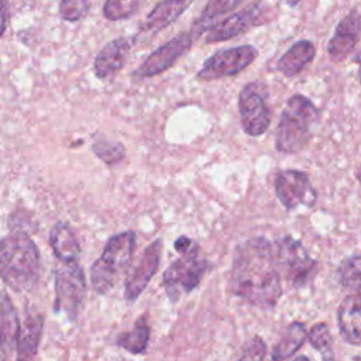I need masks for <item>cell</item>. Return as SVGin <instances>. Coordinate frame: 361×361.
I'll return each instance as SVG.
<instances>
[{
    "label": "cell",
    "instance_id": "cell-17",
    "mask_svg": "<svg viewBox=\"0 0 361 361\" xmlns=\"http://www.w3.org/2000/svg\"><path fill=\"white\" fill-rule=\"evenodd\" d=\"M360 34L361 16L357 11H351L338 23L334 35L327 44L330 56L336 61L344 59L354 49Z\"/></svg>",
    "mask_w": 361,
    "mask_h": 361
},
{
    "label": "cell",
    "instance_id": "cell-3",
    "mask_svg": "<svg viewBox=\"0 0 361 361\" xmlns=\"http://www.w3.org/2000/svg\"><path fill=\"white\" fill-rule=\"evenodd\" d=\"M316 118L317 110L307 97L290 96L276 128V149L288 154L300 151L310 137V128Z\"/></svg>",
    "mask_w": 361,
    "mask_h": 361
},
{
    "label": "cell",
    "instance_id": "cell-1",
    "mask_svg": "<svg viewBox=\"0 0 361 361\" xmlns=\"http://www.w3.org/2000/svg\"><path fill=\"white\" fill-rule=\"evenodd\" d=\"M230 289L252 306H276L282 296V278L275 264L272 243L265 237H252L235 248Z\"/></svg>",
    "mask_w": 361,
    "mask_h": 361
},
{
    "label": "cell",
    "instance_id": "cell-19",
    "mask_svg": "<svg viewBox=\"0 0 361 361\" xmlns=\"http://www.w3.org/2000/svg\"><path fill=\"white\" fill-rule=\"evenodd\" d=\"M193 0H161L147 16L142 25L144 31L158 32L172 24Z\"/></svg>",
    "mask_w": 361,
    "mask_h": 361
},
{
    "label": "cell",
    "instance_id": "cell-5",
    "mask_svg": "<svg viewBox=\"0 0 361 361\" xmlns=\"http://www.w3.org/2000/svg\"><path fill=\"white\" fill-rule=\"evenodd\" d=\"M274 257L281 278L293 288H303L314 275L317 262L299 240L290 235L278 238L274 244Z\"/></svg>",
    "mask_w": 361,
    "mask_h": 361
},
{
    "label": "cell",
    "instance_id": "cell-27",
    "mask_svg": "<svg viewBox=\"0 0 361 361\" xmlns=\"http://www.w3.org/2000/svg\"><path fill=\"white\" fill-rule=\"evenodd\" d=\"M144 0H106L103 6V16L107 20L117 21L134 16Z\"/></svg>",
    "mask_w": 361,
    "mask_h": 361
},
{
    "label": "cell",
    "instance_id": "cell-33",
    "mask_svg": "<svg viewBox=\"0 0 361 361\" xmlns=\"http://www.w3.org/2000/svg\"><path fill=\"white\" fill-rule=\"evenodd\" d=\"M292 361H310L306 355H299V357H296V358H293Z\"/></svg>",
    "mask_w": 361,
    "mask_h": 361
},
{
    "label": "cell",
    "instance_id": "cell-14",
    "mask_svg": "<svg viewBox=\"0 0 361 361\" xmlns=\"http://www.w3.org/2000/svg\"><path fill=\"white\" fill-rule=\"evenodd\" d=\"M20 320L11 299L4 295L0 302V360L17 361Z\"/></svg>",
    "mask_w": 361,
    "mask_h": 361
},
{
    "label": "cell",
    "instance_id": "cell-6",
    "mask_svg": "<svg viewBox=\"0 0 361 361\" xmlns=\"http://www.w3.org/2000/svg\"><path fill=\"white\" fill-rule=\"evenodd\" d=\"M209 262L199 255V244L193 243L192 247L182 252L180 257L173 261L164 272V288L172 302H178L182 293L193 290L203 274L206 272Z\"/></svg>",
    "mask_w": 361,
    "mask_h": 361
},
{
    "label": "cell",
    "instance_id": "cell-36",
    "mask_svg": "<svg viewBox=\"0 0 361 361\" xmlns=\"http://www.w3.org/2000/svg\"><path fill=\"white\" fill-rule=\"evenodd\" d=\"M360 79H361V65H360Z\"/></svg>",
    "mask_w": 361,
    "mask_h": 361
},
{
    "label": "cell",
    "instance_id": "cell-9",
    "mask_svg": "<svg viewBox=\"0 0 361 361\" xmlns=\"http://www.w3.org/2000/svg\"><path fill=\"white\" fill-rule=\"evenodd\" d=\"M259 83H248L238 96V110L241 126L251 137L264 134L271 123L269 109L265 102V94L261 92Z\"/></svg>",
    "mask_w": 361,
    "mask_h": 361
},
{
    "label": "cell",
    "instance_id": "cell-21",
    "mask_svg": "<svg viewBox=\"0 0 361 361\" xmlns=\"http://www.w3.org/2000/svg\"><path fill=\"white\" fill-rule=\"evenodd\" d=\"M244 0H209L206 7L202 10L200 16L192 25V37H199L204 31H209L216 25L221 17L235 10Z\"/></svg>",
    "mask_w": 361,
    "mask_h": 361
},
{
    "label": "cell",
    "instance_id": "cell-18",
    "mask_svg": "<svg viewBox=\"0 0 361 361\" xmlns=\"http://www.w3.org/2000/svg\"><path fill=\"white\" fill-rule=\"evenodd\" d=\"M44 326V316L35 312H27L24 322L20 327L18 344H17V361L31 360L39 344Z\"/></svg>",
    "mask_w": 361,
    "mask_h": 361
},
{
    "label": "cell",
    "instance_id": "cell-13",
    "mask_svg": "<svg viewBox=\"0 0 361 361\" xmlns=\"http://www.w3.org/2000/svg\"><path fill=\"white\" fill-rule=\"evenodd\" d=\"M262 16L264 14L259 4H250L248 7L231 14L224 20H220L216 25H213L206 34V42H220L234 38L259 24Z\"/></svg>",
    "mask_w": 361,
    "mask_h": 361
},
{
    "label": "cell",
    "instance_id": "cell-2",
    "mask_svg": "<svg viewBox=\"0 0 361 361\" xmlns=\"http://www.w3.org/2000/svg\"><path fill=\"white\" fill-rule=\"evenodd\" d=\"M39 252L31 237L14 230L0 240V278L13 290L31 289L39 276Z\"/></svg>",
    "mask_w": 361,
    "mask_h": 361
},
{
    "label": "cell",
    "instance_id": "cell-30",
    "mask_svg": "<svg viewBox=\"0 0 361 361\" xmlns=\"http://www.w3.org/2000/svg\"><path fill=\"white\" fill-rule=\"evenodd\" d=\"M267 354V344L259 336H254L245 343L238 361H264Z\"/></svg>",
    "mask_w": 361,
    "mask_h": 361
},
{
    "label": "cell",
    "instance_id": "cell-10",
    "mask_svg": "<svg viewBox=\"0 0 361 361\" xmlns=\"http://www.w3.org/2000/svg\"><path fill=\"white\" fill-rule=\"evenodd\" d=\"M193 37L190 32H180L159 48H157L142 65L134 72L137 78H151L168 71L175 62L189 51Z\"/></svg>",
    "mask_w": 361,
    "mask_h": 361
},
{
    "label": "cell",
    "instance_id": "cell-24",
    "mask_svg": "<svg viewBox=\"0 0 361 361\" xmlns=\"http://www.w3.org/2000/svg\"><path fill=\"white\" fill-rule=\"evenodd\" d=\"M149 326L145 319H140L130 331L121 333L117 337V344L131 354H141L145 351L149 341Z\"/></svg>",
    "mask_w": 361,
    "mask_h": 361
},
{
    "label": "cell",
    "instance_id": "cell-29",
    "mask_svg": "<svg viewBox=\"0 0 361 361\" xmlns=\"http://www.w3.org/2000/svg\"><path fill=\"white\" fill-rule=\"evenodd\" d=\"M89 8V0H61L59 1V16L65 21L80 20Z\"/></svg>",
    "mask_w": 361,
    "mask_h": 361
},
{
    "label": "cell",
    "instance_id": "cell-22",
    "mask_svg": "<svg viewBox=\"0 0 361 361\" xmlns=\"http://www.w3.org/2000/svg\"><path fill=\"white\" fill-rule=\"evenodd\" d=\"M314 52V45L310 41H298L281 56L278 71L285 76L298 75L313 59Z\"/></svg>",
    "mask_w": 361,
    "mask_h": 361
},
{
    "label": "cell",
    "instance_id": "cell-26",
    "mask_svg": "<svg viewBox=\"0 0 361 361\" xmlns=\"http://www.w3.org/2000/svg\"><path fill=\"white\" fill-rule=\"evenodd\" d=\"M337 275L343 288L350 290L361 289V255L344 258L337 268Z\"/></svg>",
    "mask_w": 361,
    "mask_h": 361
},
{
    "label": "cell",
    "instance_id": "cell-4",
    "mask_svg": "<svg viewBox=\"0 0 361 361\" xmlns=\"http://www.w3.org/2000/svg\"><path fill=\"white\" fill-rule=\"evenodd\" d=\"M134 248V231H123L107 240L100 258L96 259L90 269V281L94 290L106 293L113 289L118 276L130 264Z\"/></svg>",
    "mask_w": 361,
    "mask_h": 361
},
{
    "label": "cell",
    "instance_id": "cell-15",
    "mask_svg": "<svg viewBox=\"0 0 361 361\" xmlns=\"http://www.w3.org/2000/svg\"><path fill=\"white\" fill-rule=\"evenodd\" d=\"M337 324L345 343L361 344V292L348 293L341 300L337 310Z\"/></svg>",
    "mask_w": 361,
    "mask_h": 361
},
{
    "label": "cell",
    "instance_id": "cell-16",
    "mask_svg": "<svg viewBox=\"0 0 361 361\" xmlns=\"http://www.w3.org/2000/svg\"><path fill=\"white\" fill-rule=\"evenodd\" d=\"M130 42L126 38H114L107 42L94 58V73L99 79H109L121 71L130 56Z\"/></svg>",
    "mask_w": 361,
    "mask_h": 361
},
{
    "label": "cell",
    "instance_id": "cell-32",
    "mask_svg": "<svg viewBox=\"0 0 361 361\" xmlns=\"http://www.w3.org/2000/svg\"><path fill=\"white\" fill-rule=\"evenodd\" d=\"M195 241H192L190 238H188L186 235H180L176 241H175V244H173V247L176 248V251L179 252V254H182V252H185V251H188L190 247H192V244H193Z\"/></svg>",
    "mask_w": 361,
    "mask_h": 361
},
{
    "label": "cell",
    "instance_id": "cell-34",
    "mask_svg": "<svg viewBox=\"0 0 361 361\" xmlns=\"http://www.w3.org/2000/svg\"><path fill=\"white\" fill-rule=\"evenodd\" d=\"M290 7H295L298 3H299V0H285Z\"/></svg>",
    "mask_w": 361,
    "mask_h": 361
},
{
    "label": "cell",
    "instance_id": "cell-8",
    "mask_svg": "<svg viewBox=\"0 0 361 361\" xmlns=\"http://www.w3.org/2000/svg\"><path fill=\"white\" fill-rule=\"evenodd\" d=\"M258 52L251 45H240L217 51L207 58L197 72L200 80H214L224 76H233L244 71L257 58Z\"/></svg>",
    "mask_w": 361,
    "mask_h": 361
},
{
    "label": "cell",
    "instance_id": "cell-12",
    "mask_svg": "<svg viewBox=\"0 0 361 361\" xmlns=\"http://www.w3.org/2000/svg\"><path fill=\"white\" fill-rule=\"evenodd\" d=\"M161 252H162V241L155 240L152 241L142 252L138 264L130 274L126 282V289H124V296L127 300L133 302L135 300L142 290L147 288L148 282L154 276V274L158 269L159 259H161Z\"/></svg>",
    "mask_w": 361,
    "mask_h": 361
},
{
    "label": "cell",
    "instance_id": "cell-11",
    "mask_svg": "<svg viewBox=\"0 0 361 361\" xmlns=\"http://www.w3.org/2000/svg\"><path fill=\"white\" fill-rule=\"evenodd\" d=\"M275 192L279 202L286 209H295L299 204L313 206L316 192L312 188L306 173L300 171H283L275 179Z\"/></svg>",
    "mask_w": 361,
    "mask_h": 361
},
{
    "label": "cell",
    "instance_id": "cell-35",
    "mask_svg": "<svg viewBox=\"0 0 361 361\" xmlns=\"http://www.w3.org/2000/svg\"><path fill=\"white\" fill-rule=\"evenodd\" d=\"M357 179L361 182V168L357 171Z\"/></svg>",
    "mask_w": 361,
    "mask_h": 361
},
{
    "label": "cell",
    "instance_id": "cell-20",
    "mask_svg": "<svg viewBox=\"0 0 361 361\" xmlns=\"http://www.w3.org/2000/svg\"><path fill=\"white\" fill-rule=\"evenodd\" d=\"M49 244L56 258L66 262H76L80 255V247L73 230L66 223H56L49 233Z\"/></svg>",
    "mask_w": 361,
    "mask_h": 361
},
{
    "label": "cell",
    "instance_id": "cell-23",
    "mask_svg": "<svg viewBox=\"0 0 361 361\" xmlns=\"http://www.w3.org/2000/svg\"><path fill=\"white\" fill-rule=\"evenodd\" d=\"M307 340V331L303 323L292 322L283 331L279 341L274 345L271 358L272 361H285L290 358Z\"/></svg>",
    "mask_w": 361,
    "mask_h": 361
},
{
    "label": "cell",
    "instance_id": "cell-7",
    "mask_svg": "<svg viewBox=\"0 0 361 361\" xmlns=\"http://www.w3.org/2000/svg\"><path fill=\"white\" fill-rule=\"evenodd\" d=\"M86 292L85 274L78 262H66L55 274V309L75 320Z\"/></svg>",
    "mask_w": 361,
    "mask_h": 361
},
{
    "label": "cell",
    "instance_id": "cell-31",
    "mask_svg": "<svg viewBox=\"0 0 361 361\" xmlns=\"http://www.w3.org/2000/svg\"><path fill=\"white\" fill-rule=\"evenodd\" d=\"M8 23V4L7 0H0V38L6 31Z\"/></svg>",
    "mask_w": 361,
    "mask_h": 361
},
{
    "label": "cell",
    "instance_id": "cell-28",
    "mask_svg": "<svg viewBox=\"0 0 361 361\" xmlns=\"http://www.w3.org/2000/svg\"><path fill=\"white\" fill-rule=\"evenodd\" d=\"M92 151L96 154L99 159H102L107 165L118 164L126 155L123 144L113 142L109 140H94L92 144Z\"/></svg>",
    "mask_w": 361,
    "mask_h": 361
},
{
    "label": "cell",
    "instance_id": "cell-25",
    "mask_svg": "<svg viewBox=\"0 0 361 361\" xmlns=\"http://www.w3.org/2000/svg\"><path fill=\"white\" fill-rule=\"evenodd\" d=\"M307 340L313 348L322 355V361H336L333 351V340L329 326L326 323H316L307 333Z\"/></svg>",
    "mask_w": 361,
    "mask_h": 361
}]
</instances>
